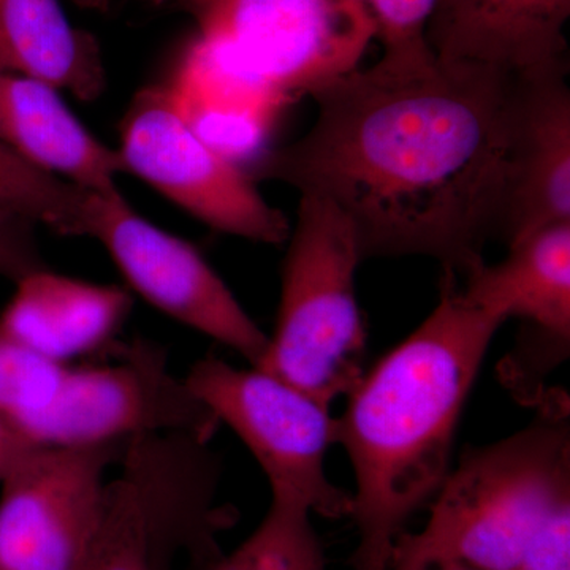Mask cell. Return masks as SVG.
Masks as SVG:
<instances>
[{"mask_svg":"<svg viewBox=\"0 0 570 570\" xmlns=\"http://www.w3.org/2000/svg\"><path fill=\"white\" fill-rule=\"evenodd\" d=\"M149 2L159 3V6H164V3H176V6H179L181 0H149Z\"/></svg>","mask_w":570,"mask_h":570,"instance_id":"d4e9b609","label":"cell"},{"mask_svg":"<svg viewBox=\"0 0 570 570\" xmlns=\"http://www.w3.org/2000/svg\"><path fill=\"white\" fill-rule=\"evenodd\" d=\"M91 238L111 255L127 284L165 316L245 356L264 358L268 336L204 255L135 212L119 187L97 194Z\"/></svg>","mask_w":570,"mask_h":570,"instance_id":"9c48e42d","label":"cell"},{"mask_svg":"<svg viewBox=\"0 0 570 570\" xmlns=\"http://www.w3.org/2000/svg\"><path fill=\"white\" fill-rule=\"evenodd\" d=\"M194 43L276 104L313 96L360 67L373 18L358 0H181Z\"/></svg>","mask_w":570,"mask_h":570,"instance_id":"5b68a950","label":"cell"},{"mask_svg":"<svg viewBox=\"0 0 570 570\" xmlns=\"http://www.w3.org/2000/svg\"><path fill=\"white\" fill-rule=\"evenodd\" d=\"M287 242L275 333L255 367L332 406L365 373L355 294L362 249L351 220L313 195H299Z\"/></svg>","mask_w":570,"mask_h":570,"instance_id":"277c9868","label":"cell"},{"mask_svg":"<svg viewBox=\"0 0 570 570\" xmlns=\"http://www.w3.org/2000/svg\"><path fill=\"white\" fill-rule=\"evenodd\" d=\"M520 85L430 47L384 51L317 89L316 121L258 176L335 205L363 261L420 255L464 277L504 235Z\"/></svg>","mask_w":570,"mask_h":570,"instance_id":"6da1fadb","label":"cell"},{"mask_svg":"<svg viewBox=\"0 0 570 570\" xmlns=\"http://www.w3.org/2000/svg\"><path fill=\"white\" fill-rule=\"evenodd\" d=\"M186 384L242 439L272 499L330 520L352 517L354 498L326 475V453L335 444L332 406L258 367L239 370L213 355L190 367Z\"/></svg>","mask_w":570,"mask_h":570,"instance_id":"8992f818","label":"cell"},{"mask_svg":"<svg viewBox=\"0 0 570 570\" xmlns=\"http://www.w3.org/2000/svg\"><path fill=\"white\" fill-rule=\"evenodd\" d=\"M570 223L568 73L521 78L502 242Z\"/></svg>","mask_w":570,"mask_h":570,"instance_id":"4fadbf2b","label":"cell"},{"mask_svg":"<svg viewBox=\"0 0 570 570\" xmlns=\"http://www.w3.org/2000/svg\"><path fill=\"white\" fill-rule=\"evenodd\" d=\"M0 142L32 167L92 193L118 186L126 174L118 149L94 137L58 89L0 73Z\"/></svg>","mask_w":570,"mask_h":570,"instance_id":"9a60e30c","label":"cell"},{"mask_svg":"<svg viewBox=\"0 0 570 570\" xmlns=\"http://www.w3.org/2000/svg\"><path fill=\"white\" fill-rule=\"evenodd\" d=\"M33 448L36 442L0 412V483Z\"/></svg>","mask_w":570,"mask_h":570,"instance_id":"603a6c76","label":"cell"},{"mask_svg":"<svg viewBox=\"0 0 570 570\" xmlns=\"http://www.w3.org/2000/svg\"><path fill=\"white\" fill-rule=\"evenodd\" d=\"M570 0H438L425 40L442 61L513 77L569 73Z\"/></svg>","mask_w":570,"mask_h":570,"instance_id":"8fae6325","label":"cell"},{"mask_svg":"<svg viewBox=\"0 0 570 570\" xmlns=\"http://www.w3.org/2000/svg\"><path fill=\"white\" fill-rule=\"evenodd\" d=\"M118 151L126 174L151 184L214 230L264 245L287 242V216L262 197L234 157L194 129L170 89L149 88L135 97Z\"/></svg>","mask_w":570,"mask_h":570,"instance_id":"52a82bcc","label":"cell"},{"mask_svg":"<svg viewBox=\"0 0 570 570\" xmlns=\"http://www.w3.org/2000/svg\"><path fill=\"white\" fill-rule=\"evenodd\" d=\"M119 442L37 445L0 483V570H80L102 523Z\"/></svg>","mask_w":570,"mask_h":570,"instance_id":"30bf717a","label":"cell"},{"mask_svg":"<svg viewBox=\"0 0 570 570\" xmlns=\"http://www.w3.org/2000/svg\"><path fill=\"white\" fill-rule=\"evenodd\" d=\"M468 302L523 321L515 354L557 366L570 347V223L551 225L509 246L504 261L483 262L463 277Z\"/></svg>","mask_w":570,"mask_h":570,"instance_id":"7c38bea8","label":"cell"},{"mask_svg":"<svg viewBox=\"0 0 570 570\" xmlns=\"http://www.w3.org/2000/svg\"><path fill=\"white\" fill-rule=\"evenodd\" d=\"M63 367L0 336V412L18 423L47 406Z\"/></svg>","mask_w":570,"mask_h":570,"instance_id":"ffe728a7","label":"cell"},{"mask_svg":"<svg viewBox=\"0 0 570 570\" xmlns=\"http://www.w3.org/2000/svg\"><path fill=\"white\" fill-rule=\"evenodd\" d=\"M373 18L384 51L426 47L425 31L438 0H358Z\"/></svg>","mask_w":570,"mask_h":570,"instance_id":"44dd1931","label":"cell"},{"mask_svg":"<svg viewBox=\"0 0 570 570\" xmlns=\"http://www.w3.org/2000/svg\"><path fill=\"white\" fill-rule=\"evenodd\" d=\"M433 499L426 527L397 538L390 564L515 570L551 521L570 510L568 403L550 397L524 430L468 449Z\"/></svg>","mask_w":570,"mask_h":570,"instance_id":"3957f363","label":"cell"},{"mask_svg":"<svg viewBox=\"0 0 570 570\" xmlns=\"http://www.w3.org/2000/svg\"><path fill=\"white\" fill-rule=\"evenodd\" d=\"M0 314V336L31 354L66 362L102 347L130 309L121 287L88 283L41 268L18 281Z\"/></svg>","mask_w":570,"mask_h":570,"instance_id":"5bb4252c","label":"cell"},{"mask_svg":"<svg viewBox=\"0 0 570 570\" xmlns=\"http://www.w3.org/2000/svg\"><path fill=\"white\" fill-rule=\"evenodd\" d=\"M311 515L296 502L272 499L257 530L208 570H325L324 549Z\"/></svg>","mask_w":570,"mask_h":570,"instance_id":"d6986e66","label":"cell"},{"mask_svg":"<svg viewBox=\"0 0 570 570\" xmlns=\"http://www.w3.org/2000/svg\"><path fill=\"white\" fill-rule=\"evenodd\" d=\"M505 318L468 302L442 272L439 302L373 370L335 417V444L355 475L354 570H389L409 519L448 479L464 404Z\"/></svg>","mask_w":570,"mask_h":570,"instance_id":"7a4b0ae2","label":"cell"},{"mask_svg":"<svg viewBox=\"0 0 570 570\" xmlns=\"http://www.w3.org/2000/svg\"><path fill=\"white\" fill-rule=\"evenodd\" d=\"M0 73L66 89L91 102L105 88L99 48L59 0H0Z\"/></svg>","mask_w":570,"mask_h":570,"instance_id":"2e32d148","label":"cell"},{"mask_svg":"<svg viewBox=\"0 0 570 570\" xmlns=\"http://www.w3.org/2000/svg\"><path fill=\"white\" fill-rule=\"evenodd\" d=\"M17 425L37 445L85 448L156 433L206 444L220 423L168 370L160 348L137 343L118 365L63 367L50 403Z\"/></svg>","mask_w":570,"mask_h":570,"instance_id":"ba28073f","label":"cell"},{"mask_svg":"<svg viewBox=\"0 0 570 570\" xmlns=\"http://www.w3.org/2000/svg\"><path fill=\"white\" fill-rule=\"evenodd\" d=\"M389 570H475L456 562H436V564H404V562H392Z\"/></svg>","mask_w":570,"mask_h":570,"instance_id":"cb8c5ba5","label":"cell"},{"mask_svg":"<svg viewBox=\"0 0 570 570\" xmlns=\"http://www.w3.org/2000/svg\"><path fill=\"white\" fill-rule=\"evenodd\" d=\"M36 224L24 214L0 206V276L18 283L47 268L37 245Z\"/></svg>","mask_w":570,"mask_h":570,"instance_id":"7402d4cb","label":"cell"},{"mask_svg":"<svg viewBox=\"0 0 570 570\" xmlns=\"http://www.w3.org/2000/svg\"><path fill=\"white\" fill-rule=\"evenodd\" d=\"M134 471L107 485L102 523L80 570H154L153 501Z\"/></svg>","mask_w":570,"mask_h":570,"instance_id":"ac0fdd59","label":"cell"},{"mask_svg":"<svg viewBox=\"0 0 570 570\" xmlns=\"http://www.w3.org/2000/svg\"><path fill=\"white\" fill-rule=\"evenodd\" d=\"M41 171L0 142V206L24 214L61 235L89 236L96 197Z\"/></svg>","mask_w":570,"mask_h":570,"instance_id":"e0dca14e","label":"cell"}]
</instances>
